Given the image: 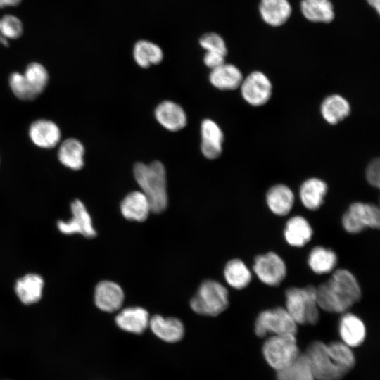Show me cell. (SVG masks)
I'll list each match as a JSON object with an SVG mask.
<instances>
[{
	"label": "cell",
	"mask_w": 380,
	"mask_h": 380,
	"mask_svg": "<svg viewBox=\"0 0 380 380\" xmlns=\"http://www.w3.org/2000/svg\"><path fill=\"white\" fill-rule=\"evenodd\" d=\"M316 291L319 309L330 313L347 312L362 298L357 278L345 268L334 270L327 281L316 286Z\"/></svg>",
	"instance_id": "1"
},
{
	"label": "cell",
	"mask_w": 380,
	"mask_h": 380,
	"mask_svg": "<svg viewBox=\"0 0 380 380\" xmlns=\"http://www.w3.org/2000/svg\"><path fill=\"white\" fill-rule=\"evenodd\" d=\"M134 179L141 191L147 197L151 212L160 213L167 205L166 171L158 160L146 164L137 163L133 169Z\"/></svg>",
	"instance_id": "2"
},
{
	"label": "cell",
	"mask_w": 380,
	"mask_h": 380,
	"mask_svg": "<svg viewBox=\"0 0 380 380\" xmlns=\"http://www.w3.org/2000/svg\"><path fill=\"white\" fill-rule=\"evenodd\" d=\"M284 308L298 325H315L319 320L320 309L316 286H291L285 291Z\"/></svg>",
	"instance_id": "3"
},
{
	"label": "cell",
	"mask_w": 380,
	"mask_h": 380,
	"mask_svg": "<svg viewBox=\"0 0 380 380\" xmlns=\"http://www.w3.org/2000/svg\"><path fill=\"white\" fill-rule=\"evenodd\" d=\"M229 303L226 287L217 281L206 280L191 298L190 306L198 314L217 316L227 308Z\"/></svg>",
	"instance_id": "4"
},
{
	"label": "cell",
	"mask_w": 380,
	"mask_h": 380,
	"mask_svg": "<svg viewBox=\"0 0 380 380\" xmlns=\"http://www.w3.org/2000/svg\"><path fill=\"white\" fill-rule=\"evenodd\" d=\"M264 358L277 372L291 365L300 355L295 334L270 336L262 348Z\"/></svg>",
	"instance_id": "5"
},
{
	"label": "cell",
	"mask_w": 380,
	"mask_h": 380,
	"mask_svg": "<svg viewBox=\"0 0 380 380\" xmlns=\"http://www.w3.org/2000/svg\"><path fill=\"white\" fill-rule=\"evenodd\" d=\"M304 353L316 380H340L348 373L334 360L322 341H312Z\"/></svg>",
	"instance_id": "6"
},
{
	"label": "cell",
	"mask_w": 380,
	"mask_h": 380,
	"mask_svg": "<svg viewBox=\"0 0 380 380\" xmlns=\"http://www.w3.org/2000/svg\"><path fill=\"white\" fill-rule=\"evenodd\" d=\"M298 324L284 307L277 306L262 310L256 317L254 332L258 337L292 334L296 335Z\"/></svg>",
	"instance_id": "7"
},
{
	"label": "cell",
	"mask_w": 380,
	"mask_h": 380,
	"mask_svg": "<svg viewBox=\"0 0 380 380\" xmlns=\"http://www.w3.org/2000/svg\"><path fill=\"white\" fill-rule=\"evenodd\" d=\"M343 229L351 234L362 232L367 228L378 229L380 226V211L373 203L354 202L341 217Z\"/></svg>",
	"instance_id": "8"
},
{
	"label": "cell",
	"mask_w": 380,
	"mask_h": 380,
	"mask_svg": "<svg viewBox=\"0 0 380 380\" xmlns=\"http://www.w3.org/2000/svg\"><path fill=\"white\" fill-rule=\"evenodd\" d=\"M253 272L264 284L275 287L283 281L287 273L284 259L277 253L269 251L255 257Z\"/></svg>",
	"instance_id": "9"
},
{
	"label": "cell",
	"mask_w": 380,
	"mask_h": 380,
	"mask_svg": "<svg viewBox=\"0 0 380 380\" xmlns=\"http://www.w3.org/2000/svg\"><path fill=\"white\" fill-rule=\"evenodd\" d=\"M239 88L244 101L253 106L265 105L272 93L271 81L265 73L258 70L243 78Z\"/></svg>",
	"instance_id": "10"
},
{
	"label": "cell",
	"mask_w": 380,
	"mask_h": 380,
	"mask_svg": "<svg viewBox=\"0 0 380 380\" xmlns=\"http://www.w3.org/2000/svg\"><path fill=\"white\" fill-rule=\"evenodd\" d=\"M72 217L68 222L58 221L57 226L61 232L65 234L79 233L87 238L96 235L91 216L86 207L80 200H75L71 203Z\"/></svg>",
	"instance_id": "11"
},
{
	"label": "cell",
	"mask_w": 380,
	"mask_h": 380,
	"mask_svg": "<svg viewBox=\"0 0 380 380\" xmlns=\"http://www.w3.org/2000/svg\"><path fill=\"white\" fill-rule=\"evenodd\" d=\"M338 329L341 341L351 348L362 344L366 338L367 329L364 322L349 311L341 314Z\"/></svg>",
	"instance_id": "12"
},
{
	"label": "cell",
	"mask_w": 380,
	"mask_h": 380,
	"mask_svg": "<svg viewBox=\"0 0 380 380\" xmlns=\"http://www.w3.org/2000/svg\"><path fill=\"white\" fill-rule=\"evenodd\" d=\"M201 150L208 159L217 158L222 152L224 134L220 126L211 119H205L201 125Z\"/></svg>",
	"instance_id": "13"
},
{
	"label": "cell",
	"mask_w": 380,
	"mask_h": 380,
	"mask_svg": "<svg viewBox=\"0 0 380 380\" xmlns=\"http://www.w3.org/2000/svg\"><path fill=\"white\" fill-rule=\"evenodd\" d=\"M124 292L117 283L102 281L95 289L94 301L101 310L113 312L119 310L124 301Z\"/></svg>",
	"instance_id": "14"
},
{
	"label": "cell",
	"mask_w": 380,
	"mask_h": 380,
	"mask_svg": "<svg viewBox=\"0 0 380 380\" xmlns=\"http://www.w3.org/2000/svg\"><path fill=\"white\" fill-rule=\"evenodd\" d=\"M158 123L170 132H177L187 124V116L183 108L172 101H164L155 110Z\"/></svg>",
	"instance_id": "15"
},
{
	"label": "cell",
	"mask_w": 380,
	"mask_h": 380,
	"mask_svg": "<svg viewBox=\"0 0 380 380\" xmlns=\"http://www.w3.org/2000/svg\"><path fill=\"white\" fill-rule=\"evenodd\" d=\"M283 233L288 245L293 248H303L311 241L313 229L305 217L294 215L286 221Z\"/></svg>",
	"instance_id": "16"
},
{
	"label": "cell",
	"mask_w": 380,
	"mask_h": 380,
	"mask_svg": "<svg viewBox=\"0 0 380 380\" xmlns=\"http://www.w3.org/2000/svg\"><path fill=\"white\" fill-rule=\"evenodd\" d=\"M265 201L269 210L274 215L283 217L291 211L295 201V196L288 186L278 184L268 189Z\"/></svg>",
	"instance_id": "17"
},
{
	"label": "cell",
	"mask_w": 380,
	"mask_h": 380,
	"mask_svg": "<svg viewBox=\"0 0 380 380\" xmlns=\"http://www.w3.org/2000/svg\"><path fill=\"white\" fill-rule=\"evenodd\" d=\"M150 317L146 310L140 307H129L122 310L115 317V323L122 330L142 334L149 326Z\"/></svg>",
	"instance_id": "18"
},
{
	"label": "cell",
	"mask_w": 380,
	"mask_h": 380,
	"mask_svg": "<svg viewBox=\"0 0 380 380\" xmlns=\"http://www.w3.org/2000/svg\"><path fill=\"white\" fill-rule=\"evenodd\" d=\"M327 191L328 186L324 181L317 177H311L300 185L299 198L306 209L315 211L323 205Z\"/></svg>",
	"instance_id": "19"
},
{
	"label": "cell",
	"mask_w": 380,
	"mask_h": 380,
	"mask_svg": "<svg viewBox=\"0 0 380 380\" xmlns=\"http://www.w3.org/2000/svg\"><path fill=\"white\" fill-rule=\"evenodd\" d=\"M120 211L125 218L132 221H145L151 208L147 197L141 191L129 193L120 203Z\"/></svg>",
	"instance_id": "20"
},
{
	"label": "cell",
	"mask_w": 380,
	"mask_h": 380,
	"mask_svg": "<svg viewBox=\"0 0 380 380\" xmlns=\"http://www.w3.org/2000/svg\"><path fill=\"white\" fill-rule=\"evenodd\" d=\"M148 327L158 338L167 343L177 342L184 334L182 322L175 317L165 318L158 315H154L150 318Z\"/></svg>",
	"instance_id": "21"
},
{
	"label": "cell",
	"mask_w": 380,
	"mask_h": 380,
	"mask_svg": "<svg viewBox=\"0 0 380 380\" xmlns=\"http://www.w3.org/2000/svg\"><path fill=\"white\" fill-rule=\"evenodd\" d=\"M31 141L37 146L50 148L56 146L61 139V132L56 123L41 119L32 122L29 129Z\"/></svg>",
	"instance_id": "22"
},
{
	"label": "cell",
	"mask_w": 380,
	"mask_h": 380,
	"mask_svg": "<svg viewBox=\"0 0 380 380\" xmlns=\"http://www.w3.org/2000/svg\"><path fill=\"white\" fill-rule=\"evenodd\" d=\"M259 13L265 23L279 27L290 18L292 7L289 0H260Z\"/></svg>",
	"instance_id": "23"
},
{
	"label": "cell",
	"mask_w": 380,
	"mask_h": 380,
	"mask_svg": "<svg viewBox=\"0 0 380 380\" xmlns=\"http://www.w3.org/2000/svg\"><path fill=\"white\" fill-rule=\"evenodd\" d=\"M243 79L241 71L236 65L226 63L212 69L209 75L211 84L220 90H235Z\"/></svg>",
	"instance_id": "24"
},
{
	"label": "cell",
	"mask_w": 380,
	"mask_h": 380,
	"mask_svg": "<svg viewBox=\"0 0 380 380\" xmlns=\"http://www.w3.org/2000/svg\"><path fill=\"white\" fill-rule=\"evenodd\" d=\"M307 262L309 268L315 274L319 275L329 274L336 270L338 256L330 248L316 246L309 252Z\"/></svg>",
	"instance_id": "25"
},
{
	"label": "cell",
	"mask_w": 380,
	"mask_h": 380,
	"mask_svg": "<svg viewBox=\"0 0 380 380\" xmlns=\"http://www.w3.org/2000/svg\"><path fill=\"white\" fill-rule=\"evenodd\" d=\"M351 111L348 100L340 94L327 96L321 103L320 113L329 125H335L347 118Z\"/></svg>",
	"instance_id": "26"
},
{
	"label": "cell",
	"mask_w": 380,
	"mask_h": 380,
	"mask_svg": "<svg viewBox=\"0 0 380 380\" xmlns=\"http://www.w3.org/2000/svg\"><path fill=\"white\" fill-rule=\"evenodd\" d=\"M300 10L303 15L313 23H329L335 18L330 0H301Z\"/></svg>",
	"instance_id": "27"
},
{
	"label": "cell",
	"mask_w": 380,
	"mask_h": 380,
	"mask_svg": "<svg viewBox=\"0 0 380 380\" xmlns=\"http://www.w3.org/2000/svg\"><path fill=\"white\" fill-rule=\"evenodd\" d=\"M43 279L37 274H28L19 279L15 284V293L24 304L37 302L42 297Z\"/></svg>",
	"instance_id": "28"
},
{
	"label": "cell",
	"mask_w": 380,
	"mask_h": 380,
	"mask_svg": "<svg viewBox=\"0 0 380 380\" xmlns=\"http://www.w3.org/2000/svg\"><path fill=\"white\" fill-rule=\"evenodd\" d=\"M224 277L232 288L241 290L252 281V272L246 263L239 258L229 260L224 268Z\"/></svg>",
	"instance_id": "29"
},
{
	"label": "cell",
	"mask_w": 380,
	"mask_h": 380,
	"mask_svg": "<svg viewBox=\"0 0 380 380\" xmlns=\"http://www.w3.org/2000/svg\"><path fill=\"white\" fill-rule=\"evenodd\" d=\"M84 148L76 139H68L60 146L58 159L65 167L73 170H80L84 165Z\"/></svg>",
	"instance_id": "30"
},
{
	"label": "cell",
	"mask_w": 380,
	"mask_h": 380,
	"mask_svg": "<svg viewBox=\"0 0 380 380\" xmlns=\"http://www.w3.org/2000/svg\"><path fill=\"white\" fill-rule=\"evenodd\" d=\"M133 57L139 66L147 68L161 63L163 52L156 44L148 40H139L134 44Z\"/></svg>",
	"instance_id": "31"
},
{
	"label": "cell",
	"mask_w": 380,
	"mask_h": 380,
	"mask_svg": "<svg viewBox=\"0 0 380 380\" xmlns=\"http://www.w3.org/2000/svg\"><path fill=\"white\" fill-rule=\"evenodd\" d=\"M277 380H316L305 353L289 366L277 372Z\"/></svg>",
	"instance_id": "32"
},
{
	"label": "cell",
	"mask_w": 380,
	"mask_h": 380,
	"mask_svg": "<svg viewBox=\"0 0 380 380\" xmlns=\"http://www.w3.org/2000/svg\"><path fill=\"white\" fill-rule=\"evenodd\" d=\"M23 75L29 87L36 96L43 91L49 81L46 69L37 62L29 64Z\"/></svg>",
	"instance_id": "33"
},
{
	"label": "cell",
	"mask_w": 380,
	"mask_h": 380,
	"mask_svg": "<svg viewBox=\"0 0 380 380\" xmlns=\"http://www.w3.org/2000/svg\"><path fill=\"white\" fill-rule=\"evenodd\" d=\"M327 349L334 360L348 372L355 363V355L350 347L341 341H333L328 344Z\"/></svg>",
	"instance_id": "34"
},
{
	"label": "cell",
	"mask_w": 380,
	"mask_h": 380,
	"mask_svg": "<svg viewBox=\"0 0 380 380\" xmlns=\"http://www.w3.org/2000/svg\"><path fill=\"white\" fill-rule=\"evenodd\" d=\"M0 28L2 36L7 40L19 38L23 31L21 20L13 15H6L0 19Z\"/></svg>",
	"instance_id": "35"
},
{
	"label": "cell",
	"mask_w": 380,
	"mask_h": 380,
	"mask_svg": "<svg viewBox=\"0 0 380 380\" xmlns=\"http://www.w3.org/2000/svg\"><path fill=\"white\" fill-rule=\"evenodd\" d=\"M9 85L13 94L20 99L31 100L36 97L22 73L13 72L9 77Z\"/></svg>",
	"instance_id": "36"
},
{
	"label": "cell",
	"mask_w": 380,
	"mask_h": 380,
	"mask_svg": "<svg viewBox=\"0 0 380 380\" xmlns=\"http://www.w3.org/2000/svg\"><path fill=\"white\" fill-rule=\"evenodd\" d=\"M201 46L208 52H215L227 55V48L224 39L218 34L209 32L203 34L199 39Z\"/></svg>",
	"instance_id": "37"
},
{
	"label": "cell",
	"mask_w": 380,
	"mask_h": 380,
	"mask_svg": "<svg viewBox=\"0 0 380 380\" xmlns=\"http://www.w3.org/2000/svg\"><path fill=\"white\" fill-rule=\"evenodd\" d=\"M379 175L380 162L379 158H376L371 161L366 168V179L371 186L379 188L380 185Z\"/></svg>",
	"instance_id": "38"
},
{
	"label": "cell",
	"mask_w": 380,
	"mask_h": 380,
	"mask_svg": "<svg viewBox=\"0 0 380 380\" xmlns=\"http://www.w3.org/2000/svg\"><path fill=\"white\" fill-rule=\"evenodd\" d=\"M225 57L219 53L206 51L203 57V62L208 68L212 70L225 63Z\"/></svg>",
	"instance_id": "39"
},
{
	"label": "cell",
	"mask_w": 380,
	"mask_h": 380,
	"mask_svg": "<svg viewBox=\"0 0 380 380\" xmlns=\"http://www.w3.org/2000/svg\"><path fill=\"white\" fill-rule=\"evenodd\" d=\"M22 0H0V8L9 6H15L18 5Z\"/></svg>",
	"instance_id": "40"
},
{
	"label": "cell",
	"mask_w": 380,
	"mask_h": 380,
	"mask_svg": "<svg viewBox=\"0 0 380 380\" xmlns=\"http://www.w3.org/2000/svg\"><path fill=\"white\" fill-rule=\"evenodd\" d=\"M367 2L372 6L376 12L379 15L380 11V0H366Z\"/></svg>",
	"instance_id": "41"
},
{
	"label": "cell",
	"mask_w": 380,
	"mask_h": 380,
	"mask_svg": "<svg viewBox=\"0 0 380 380\" xmlns=\"http://www.w3.org/2000/svg\"><path fill=\"white\" fill-rule=\"evenodd\" d=\"M0 43L4 46H7L8 44V41L1 34V28H0Z\"/></svg>",
	"instance_id": "42"
}]
</instances>
